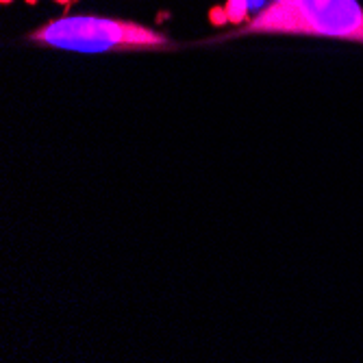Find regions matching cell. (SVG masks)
<instances>
[{
    "label": "cell",
    "mask_w": 363,
    "mask_h": 363,
    "mask_svg": "<svg viewBox=\"0 0 363 363\" xmlns=\"http://www.w3.org/2000/svg\"><path fill=\"white\" fill-rule=\"evenodd\" d=\"M242 33H289L363 44V7L357 0H274Z\"/></svg>",
    "instance_id": "cell-1"
},
{
    "label": "cell",
    "mask_w": 363,
    "mask_h": 363,
    "mask_svg": "<svg viewBox=\"0 0 363 363\" xmlns=\"http://www.w3.org/2000/svg\"><path fill=\"white\" fill-rule=\"evenodd\" d=\"M30 42L77 52L107 50H157L168 48V38L138 22L96 18V16H63L55 18L30 35Z\"/></svg>",
    "instance_id": "cell-2"
},
{
    "label": "cell",
    "mask_w": 363,
    "mask_h": 363,
    "mask_svg": "<svg viewBox=\"0 0 363 363\" xmlns=\"http://www.w3.org/2000/svg\"><path fill=\"white\" fill-rule=\"evenodd\" d=\"M226 13L230 24H242L248 18V0H228Z\"/></svg>",
    "instance_id": "cell-3"
},
{
    "label": "cell",
    "mask_w": 363,
    "mask_h": 363,
    "mask_svg": "<svg viewBox=\"0 0 363 363\" xmlns=\"http://www.w3.org/2000/svg\"><path fill=\"white\" fill-rule=\"evenodd\" d=\"M209 20H211V24H216V26H224V24L228 22L226 7H213V9L209 11Z\"/></svg>",
    "instance_id": "cell-4"
},
{
    "label": "cell",
    "mask_w": 363,
    "mask_h": 363,
    "mask_svg": "<svg viewBox=\"0 0 363 363\" xmlns=\"http://www.w3.org/2000/svg\"><path fill=\"white\" fill-rule=\"evenodd\" d=\"M3 3H5V5H9V3H11V0H3Z\"/></svg>",
    "instance_id": "cell-5"
}]
</instances>
